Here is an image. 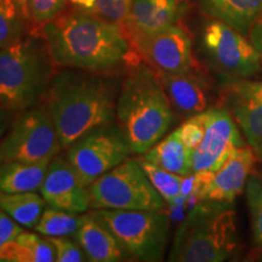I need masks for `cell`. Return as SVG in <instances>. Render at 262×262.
<instances>
[{
  "label": "cell",
  "instance_id": "obj_1",
  "mask_svg": "<svg viewBox=\"0 0 262 262\" xmlns=\"http://www.w3.org/2000/svg\"><path fill=\"white\" fill-rule=\"evenodd\" d=\"M41 34L56 67L123 74L143 62L119 25L77 6L48 22Z\"/></svg>",
  "mask_w": 262,
  "mask_h": 262
},
{
  "label": "cell",
  "instance_id": "obj_2",
  "mask_svg": "<svg viewBox=\"0 0 262 262\" xmlns=\"http://www.w3.org/2000/svg\"><path fill=\"white\" fill-rule=\"evenodd\" d=\"M122 75L57 67L45 102L64 150L89 131L116 122Z\"/></svg>",
  "mask_w": 262,
  "mask_h": 262
},
{
  "label": "cell",
  "instance_id": "obj_3",
  "mask_svg": "<svg viewBox=\"0 0 262 262\" xmlns=\"http://www.w3.org/2000/svg\"><path fill=\"white\" fill-rule=\"evenodd\" d=\"M176 120L175 110L157 72L142 63L122 75L116 123L129 142L133 155H143L159 142Z\"/></svg>",
  "mask_w": 262,
  "mask_h": 262
},
{
  "label": "cell",
  "instance_id": "obj_4",
  "mask_svg": "<svg viewBox=\"0 0 262 262\" xmlns=\"http://www.w3.org/2000/svg\"><path fill=\"white\" fill-rule=\"evenodd\" d=\"M237 214L232 203L203 199L173 235L169 261L222 262L238 250Z\"/></svg>",
  "mask_w": 262,
  "mask_h": 262
},
{
  "label": "cell",
  "instance_id": "obj_5",
  "mask_svg": "<svg viewBox=\"0 0 262 262\" xmlns=\"http://www.w3.org/2000/svg\"><path fill=\"white\" fill-rule=\"evenodd\" d=\"M56 70L42 34L0 48V106L18 113L40 103Z\"/></svg>",
  "mask_w": 262,
  "mask_h": 262
},
{
  "label": "cell",
  "instance_id": "obj_6",
  "mask_svg": "<svg viewBox=\"0 0 262 262\" xmlns=\"http://www.w3.org/2000/svg\"><path fill=\"white\" fill-rule=\"evenodd\" d=\"M89 211L113 234L126 257L146 262L163 260L170 232L169 216L163 209Z\"/></svg>",
  "mask_w": 262,
  "mask_h": 262
},
{
  "label": "cell",
  "instance_id": "obj_7",
  "mask_svg": "<svg viewBox=\"0 0 262 262\" xmlns=\"http://www.w3.org/2000/svg\"><path fill=\"white\" fill-rule=\"evenodd\" d=\"M63 150L47 102L18 112L0 141V163L51 162Z\"/></svg>",
  "mask_w": 262,
  "mask_h": 262
},
{
  "label": "cell",
  "instance_id": "obj_8",
  "mask_svg": "<svg viewBox=\"0 0 262 262\" xmlns=\"http://www.w3.org/2000/svg\"><path fill=\"white\" fill-rule=\"evenodd\" d=\"M91 209L159 210L165 201L153 187L137 158H126L89 186Z\"/></svg>",
  "mask_w": 262,
  "mask_h": 262
},
{
  "label": "cell",
  "instance_id": "obj_9",
  "mask_svg": "<svg viewBox=\"0 0 262 262\" xmlns=\"http://www.w3.org/2000/svg\"><path fill=\"white\" fill-rule=\"evenodd\" d=\"M133 155L116 122L89 131L66 149V157L86 187Z\"/></svg>",
  "mask_w": 262,
  "mask_h": 262
},
{
  "label": "cell",
  "instance_id": "obj_10",
  "mask_svg": "<svg viewBox=\"0 0 262 262\" xmlns=\"http://www.w3.org/2000/svg\"><path fill=\"white\" fill-rule=\"evenodd\" d=\"M202 45L210 63L229 79H247L261 70L260 54L251 41L220 19L205 26Z\"/></svg>",
  "mask_w": 262,
  "mask_h": 262
},
{
  "label": "cell",
  "instance_id": "obj_11",
  "mask_svg": "<svg viewBox=\"0 0 262 262\" xmlns=\"http://www.w3.org/2000/svg\"><path fill=\"white\" fill-rule=\"evenodd\" d=\"M142 61L159 74H178L195 71L192 40L185 28L171 25L141 39L134 45Z\"/></svg>",
  "mask_w": 262,
  "mask_h": 262
},
{
  "label": "cell",
  "instance_id": "obj_12",
  "mask_svg": "<svg viewBox=\"0 0 262 262\" xmlns=\"http://www.w3.org/2000/svg\"><path fill=\"white\" fill-rule=\"evenodd\" d=\"M256 159L248 143L239 147L215 171L193 173V193L201 201L233 203L247 186Z\"/></svg>",
  "mask_w": 262,
  "mask_h": 262
},
{
  "label": "cell",
  "instance_id": "obj_13",
  "mask_svg": "<svg viewBox=\"0 0 262 262\" xmlns=\"http://www.w3.org/2000/svg\"><path fill=\"white\" fill-rule=\"evenodd\" d=\"M245 145L238 124L228 110H206L204 137L193 150L192 172L215 171L235 149Z\"/></svg>",
  "mask_w": 262,
  "mask_h": 262
},
{
  "label": "cell",
  "instance_id": "obj_14",
  "mask_svg": "<svg viewBox=\"0 0 262 262\" xmlns=\"http://www.w3.org/2000/svg\"><path fill=\"white\" fill-rule=\"evenodd\" d=\"M39 191L51 208L73 214H84L91 209L89 188L80 181L67 157L62 153L49 163Z\"/></svg>",
  "mask_w": 262,
  "mask_h": 262
},
{
  "label": "cell",
  "instance_id": "obj_15",
  "mask_svg": "<svg viewBox=\"0 0 262 262\" xmlns=\"http://www.w3.org/2000/svg\"><path fill=\"white\" fill-rule=\"evenodd\" d=\"M178 10V0H133L122 26L133 48L141 39L173 25Z\"/></svg>",
  "mask_w": 262,
  "mask_h": 262
},
{
  "label": "cell",
  "instance_id": "obj_16",
  "mask_svg": "<svg viewBox=\"0 0 262 262\" xmlns=\"http://www.w3.org/2000/svg\"><path fill=\"white\" fill-rule=\"evenodd\" d=\"M158 75L175 112L189 118L206 111L208 84L198 71Z\"/></svg>",
  "mask_w": 262,
  "mask_h": 262
},
{
  "label": "cell",
  "instance_id": "obj_17",
  "mask_svg": "<svg viewBox=\"0 0 262 262\" xmlns=\"http://www.w3.org/2000/svg\"><path fill=\"white\" fill-rule=\"evenodd\" d=\"M73 237L83 249L88 261L118 262L127 260L113 234L90 211L83 214L79 228Z\"/></svg>",
  "mask_w": 262,
  "mask_h": 262
},
{
  "label": "cell",
  "instance_id": "obj_18",
  "mask_svg": "<svg viewBox=\"0 0 262 262\" xmlns=\"http://www.w3.org/2000/svg\"><path fill=\"white\" fill-rule=\"evenodd\" d=\"M148 162L170 172L188 178L192 175L193 150L180 139L178 129L163 137L152 148L140 155Z\"/></svg>",
  "mask_w": 262,
  "mask_h": 262
},
{
  "label": "cell",
  "instance_id": "obj_19",
  "mask_svg": "<svg viewBox=\"0 0 262 262\" xmlns=\"http://www.w3.org/2000/svg\"><path fill=\"white\" fill-rule=\"evenodd\" d=\"M228 111L241 127L248 146L258 160H262V103L228 93Z\"/></svg>",
  "mask_w": 262,
  "mask_h": 262
},
{
  "label": "cell",
  "instance_id": "obj_20",
  "mask_svg": "<svg viewBox=\"0 0 262 262\" xmlns=\"http://www.w3.org/2000/svg\"><path fill=\"white\" fill-rule=\"evenodd\" d=\"M49 163H0V193L39 191L47 175Z\"/></svg>",
  "mask_w": 262,
  "mask_h": 262
},
{
  "label": "cell",
  "instance_id": "obj_21",
  "mask_svg": "<svg viewBox=\"0 0 262 262\" xmlns=\"http://www.w3.org/2000/svg\"><path fill=\"white\" fill-rule=\"evenodd\" d=\"M203 5L212 17L242 34L249 33L262 11V0H203Z\"/></svg>",
  "mask_w": 262,
  "mask_h": 262
},
{
  "label": "cell",
  "instance_id": "obj_22",
  "mask_svg": "<svg viewBox=\"0 0 262 262\" xmlns=\"http://www.w3.org/2000/svg\"><path fill=\"white\" fill-rule=\"evenodd\" d=\"M48 204L35 192L0 193V209L26 228H34Z\"/></svg>",
  "mask_w": 262,
  "mask_h": 262
},
{
  "label": "cell",
  "instance_id": "obj_23",
  "mask_svg": "<svg viewBox=\"0 0 262 262\" xmlns=\"http://www.w3.org/2000/svg\"><path fill=\"white\" fill-rule=\"evenodd\" d=\"M28 26V34H41L42 27L67 8L70 0H17Z\"/></svg>",
  "mask_w": 262,
  "mask_h": 262
},
{
  "label": "cell",
  "instance_id": "obj_24",
  "mask_svg": "<svg viewBox=\"0 0 262 262\" xmlns=\"http://www.w3.org/2000/svg\"><path fill=\"white\" fill-rule=\"evenodd\" d=\"M83 214H73L47 206L34 229L45 237H71L79 228Z\"/></svg>",
  "mask_w": 262,
  "mask_h": 262
},
{
  "label": "cell",
  "instance_id": "obj_25",
  "mask_svg": "<svg viewBox=\"0 0 262 262\" xmlns=\"http://www.w3.org/2000/svg\"><path fill=\"white\" fill-rule=\"evenodd\" d=\"M28 34V26L17 0H0V48Z\"/></svg>",
  "mask_w": 262,
  "mask_h": 262
},
{
  "label": "cell",
  "instance_id": "obj_26",
  "mask_svg": "<svg viewBox=\"0 0 262 262\" xmlns=\"http://www.w3.org/2000/svg\"><path fill=\"white\" fill-rule=\"evenodd\" d=\"M140 165L146 172L153 187L163 196V199L168 204H173L180 195L182 194V186L185 182V176L170 172L168 170L159 168L156 164L148 162L142 157H137Z\"/></svg>",
  "mask_w": 262,
  "mask_h": 262
},
{
  "label": "cell",
  "instance_id": "obj_27",
  "mask_svg": "<svg viewBox=\"0 0 262 262\" xmlns=\"http://www.w3.org/2000/svg\"><path fill=\"white\" fill-rule=\"evenodd\" d=\"M247 202L250 212L251 233L256 248L262 249V176H250L245 186Z\"/></svg>",
  "mask_w": 262,
  "mask_h": 262
},
{
  "label": "cell",
  "instance_id": "obj_28",
  "mask_svg": "<svg viewBox=\"0 0 262 262\" xmlns=\"http://www.w3.org/2000/svg\"><path fill=\"white\" fill-rule=\"evenodd\" d=\"M16 241L27 247L34 255L35 262H54L56 261V251L50 239L42 234L24 231L19 233Z\"/></svg>",
  "mask_w": 262,
  "mask_h": 262
},
{
  "label": "cell",
  "instance_id": "obj_29",
  "mask_svg": "<svg viewBox=\"0 0 262 262\" xmlns=\"http://www.w3.org/2000/svg\"><path fill=\"white\" fill-rule=\"evenodd\" d=\"M180 139L188 147L189 149L194 150L201 145L205 133V111L187 118L180 127H178Z\"/></svg>",
  "mask_w": 262,
  "mask_h": 262
},
{
  "label": "cell",
  "instance_id": "obj_30",
  "mask_svg": "<svg viewBox=\"0 0 262 262\" xmlns=\"http://www.w3.org/2000/svg\"><path fill=\"white\" fill-rule=\"evenodd\" d=\"M133 0H96V14L122 27Z\"/></svg>",
  "mask_w": 262,
  "mask_h": 262
},
{
  "label": "cell",
  "instance_id": "obj_31",
  "mask_svg": "<svg viewBox=\"0 0 262 262\" xmlns=\"http://www.w3.org/2000/svg\"><path fill=\"white\" fill-rule=\"evenodd\" d=\"M56 251L57 262H81L88 261L83 249L67 237H48Z\"/></svg>",
  "mask_w": 262,
  "mask_h": 262
},
{
  "label": "cell",
  "instance_id": "obj_32",
  "mask_svg": "<svg viewBox=\"0 0 262 262\" xmlns=\"http://www.w3.org/2000/svg\"><path fill=\"white\" fill-rule=\"evenodd\" d=\"M0 262H35V257L27 247L14 239L0 248Z\"/></svg>",
  "mask_w": 262,
  "mask_h": 262
},
{
  "label": "cell",
  "instance_id": "obj_33",
  "mask_svg": "<svg viewBox=\"0 0 262 262\" xmlns=\"http://www.w3.org/2000/svg\"><path fill=\"white\" fill-rule=\"evenodd\" d=\"M228 93L239 95L247 98H253L262 103V81L248 79H229L227 81Z\"/></svg>",
  "mask_w": 262,
  "mask_h": 262
},
{
  "label": "cell",
  "instance_id": "obj_34",
  "mask_svg": "<svg viewBox=\"0 0 262 262\" xmlns=\"http://www.w3.org/2000/svg\"><path fill=\"white\" fill-rule=\"evenodd\" d=\"M22 232H24L22 226L6 214L3 209H0V248L8 242L17 238V235Z\"/></svg>",
  "mask_w": 262,
  "mask_h": 262
},
{
  "label": "cell",
  "instance_id": "obj_35",
  "mask_svg": "<svg viewBox=\"0 0 262 262\" xmlns=\"http://www.w3.org/2000/svg\"><path fill=\"white\" fill-rule=\"evenodd\" d=\"M249 40L254 45L258 54H260L261 61H262V11L261 14L257 16L255 19L253 26L250 27L249 31Z\"/></svg>",
  "mask_w": 262,
  "mask_h": 262
},
{
  "label": "cell",
  "instance_id": "obj_36",
  "mask_svg": "<svg viewBox=\"0 0 262 262\" xmlns=\"http://www.w3.org/2000/svg\"><path fill=\"white\" fill-rule=\"evenodd\" d=\"M12 122L11 112L0 106V141L8 131L10 124Z\"/></svg>",
  "mask_w": 262,
  "mask_h": 262
},
{
  "label": "cell",
  "instance_id": "obj_37",
  "mask_svg": "<svg viewBox=\"0 0 262 262\" xmlns=\"http://www.w3.org/2000/svg\"><path fill=\"white\" fill-rule=\"evenodd\" d=\"M74 6L85 11L95 12L96 14V0H70Z\"/></svg>",
  "mask_w": 262,
  "mask_h": 262
},
{
  "label": "cell",
  "instance_id": "obj_38",
  "mask_svg": "<svg viewBox=\"0 0 262 262\" xmlns=\"http://www.w3.org/2000/svg\"><path fill=\"white\" fill-rule=\"evenodd\" d=\"M250 260H256V261H262V249H256V251L251 255Z\"/></svg>",
  "mask_w": 262,
  "mask_h": 262
}]
</instances>
